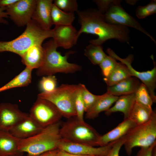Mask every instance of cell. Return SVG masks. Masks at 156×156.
I'll return each mask as SVG.
<instances>
[{"label": "cell", "mask_w": 156, "mask_h": 156, "mask_svg": "<svg viewBox=\"0 0 156 156\" xmlns=\"http://www.w3.org/2000/svg\"><path fill=\"white\" fill-rule=\"evenodd\" d=\"M81 27L77 31V38L83 33L96 35L97 38L90 41L91 44L102 45L107 40L115 39L120 42L128 43L130 40L128 27L109 23L104 15L97 9L90 8L77 12Z\"/></svg>", "instance_id": "6da1fadb"}, {"label": "cell", "mask_w": 156, "mask_h": 156, "mask_svg": "<svg viewBox=\"0 0 156 156\" xmlns=\"http://www.w3.org/2000/svg\"><path fill=\"white\" fill-rule=\"evenodd\" d=\"M61 123L59 122L45 128L35 135L20 139L18 148L22 153L30 156H38L50 151L58 149L62 138L60 133Z\"/></svg>", "instance_id": "7a4b0ae2"}, {"label": "cell", "mask_w": 156, "mask_h": 156, "mask_svg": "<svg viewBox=\"0 0 156 156\" xmlns=\"http://www.w3.org/2000/svg\"><path fill=\"white\" fill-rule=\"evenodd\" d=\"M53 35V29H45L31 19L24 31L18 37L10 41H0V52H11L21 57L31 47L42 44L44 40L52 38Z\"/></svg>", "instance_id": "3957f363"}, {"label": "cell", "mask_w": 156, "mask_h": 156, "mask_svg": "<svg viewBox=\"0 0 156 156\" xmlns=\"http://www.w3.org/2000/svg\"><path fill=\"white\" fill-rule=\"evenodd\" d=\"M43 47L45 51L44 58L42 65L36 72L38 76L53 75L57 73H73L81 70L80 65L68 61L70 55L75 53V51H69L64 55H62L57 51L58 47L53 39L44 43Z\"/></svg>", "instance_id": "277c9868"}, {"label": "cell", "mask_w": 156, "mask_h": 156, "mask_svg": "<svg viewBox=\"0 0 156 156\" xmlns=\"http://www.w3.org/2000/svg\"><path fill=\"white\" fill-rule=\"evenodd\" d=\"M60 133L62 139L94 147L101 135L92 126L76 116L61 124Z\"/></svg>", "instance_id": "5b68a950"}, {"label": "cell", "mask_w": 156, "mask_h": 156, "mask_svg": "<svg viewBox=\"0 0 156 156\" xmlns=\"http://www.w3.org/2000/svg\"><path fill=\"white\" fill-rule=\"evenodd\" d=\"M79 86V84H62L51 92H42L38 97L52 103L62 117L68 119L76 116L75 100Z\"/></svg>", "instance_id": "8992f818"}, {"label": "cell", "mask_w": 156, "mask_h": 156, "mask_svg": "<svg viewBox=\"0 0 156 156\" xmlns=\"http://www.w3.org/2000/svg\"><path fill=\"white\" fill-rule=\"evenodd\" d=\"M156 112L147 122L132 128L126 135L124 145L127 154L129 156L133 149L139 146L146 147L156 142Z\"/></svg>", "instance_id": "52a82bcc"}, {"label": "cell", "mask_w": 156, "mask_h": 156, "mask_svg": "<svg viewBox=\"0 0 156 156\" xmlns=\"http://www.w3.org/2000/svg\"><path fill=\"white\" fill-rule=\"evenodd\" d=\"M121 2L119 0H112L107 10L103 14L106 22L115 25L134 28L148 37L156 44L155 38L124 10L121 5Z\"/></svg>", "instance_id": "ba28073f"}, {"label": "cell", "mask_w": 156, "mask_h": 156, "mask_svg": "<svg viewBox=\"0 0 156 156\" xmlns=\"http://www.w3.org/2000/svg\"><path fill=\"white\" fill-rule=\"evenodd\" d=\"M29 115L43 128L60 122L62 117L52 103L39 97L31 107Z\"/></svg>", "instance_id": "9c48e42d"}, {"label": "cell", "mask_w": 156, "mask_h": 156, "mask_svg": "<svg viewBox=\"0 0 156 156\" xmlns=\"http://www.w3.org/2000/svg\"><path fill=\"white\" fill-rule=\"evenodd\" d=\"M106 51L109 55L126 65L130 70L132 76L135 77L141 81L142 83L147 88L153 103H156V96L155 90L156 88V66L153 55H152L151 57L153 60L154 68L151 70L139 72L135 70L131 65L133 59V55H129L126 58L123 59L119 57L110 48L107 49Z\"/></svg>", "instance_id": "30bf717a"}, {"label": "cell", "mask_w": 156, "mask_h": 156, "mask_svg": "<svg viewBox=\"0 0 156 156\" xmlns=\"http://www.w3.org/2000/svg\"><path fill=\"white\" fill-rule=\"evenodd\" d=\"M36 0H18L6 8L8 17L18 27L26 25L31 19Z\"/></svg>", "instance_id": "8fae6325"}, {"label": "cell", "mask_w": 156, "mask_h": 156, "mask_svg": "<svg viewBox=\"0 0 156 156\" xmlns=\"http://www.w3.org/2000/svg\"><path fill=\"white\" fill-rule=\"evenodd\" d=\"M114 142L106 146L96 147L86 144L71 142L62 139L58 149L79 155L106 156Z\"/></svg>", "instance_id": "7c38bea8"}, {"label": "cell", "mask_w": 156, "mask_h": 156, "mask_svg": "<svg viewBox=\"0 0 156 156\" xmlns=\"http://www.w3.org/2000/svg\"><path fill=\"white\" fill-rule=\"evenodd\" d=\"M29 115L21 111L17 105L9 103L0 104V130L9 131Z\"/></svg>", "instance_id": "4fadbf2b"}, {"label": "cell", "mask_w": 156, "mask_h": 156, "mask_svg": "<svg viewBox=\"0 0 156 156\" xmlns=\"http://www.w3.org/2000/svg\"><path fill=\"white\" fill-rule=\"evenodd\" d=\"M53 29L52 39L58 47L68 49L76 44L77 31L72 25L55 26Z\"/></svg>", "instance_id": "5bb4252c"}, {"label": "cell", "mask_w": 156, "mask_h": 156, "mask_svg": "<svg viewBox=\"0 0 156 156\" xmlns=\"http://www.w3.org/2000/svg\"><path fill=\"white\" fill-rule=\"evenodd\" d=\"M135 126L129 119H124L112 130L101 135L96 143V146H105L116 141L125 136Z\"/></svg>", "instance_id": "9a60e30c"}, {"label": "cell", "mask_w": 156, "mask_h": 156, "mask_svg": "<svg viewBox=\"0 0 156 156\" xmlns=\"http://www.w3.org/2000/svg\"><path fill=\"white\" fill-rule=\"evenodd\" d=\"M52 0H36L31 19L46 30L51 29L52 25L51 11L53 4Z\"/></svg>", "instance_id": "2e32d148"}, {"label": "cell", "mask_w": 156, "mask_h": 156, "mask_svg": "<svg viewBox=\"0 0 156 156\" xmlns=\"http://www.w3.org/2000/svg\"><path fill=\"white\" fill-rule=\"evenodd\" d=\"M29 116L24 119L9 131L20 139L31 137L40 132L43 129Z\"/></svg>", "instance_id": "e0dca14e"}, {"label": "cell", "mask_w": 156, "mask_h": 156, "mask_svg": "<svg viewBox=\"0 0 156 156\" xmlns=\"http://www.w3.org/2000/svg\"><path fill=\"white\" fill-rule=\"evenodd\" d=\"M20 140L9 131L0 130V156H22L18 148Z\"/></svg>", "instance_id": "ac0fdd59"}, {"label": "cell", "mask_w": 156, "mask_h": 156, "mask_svg": "<svg viewBox=\"0 0 156 156\" xmlns=\"http://www.w3.org/2000/svg\"><path fill=\"white\" fill-rule=\"evenodd\" d=\"M44 56V50L42 44H36L29 47L21 57L26 67L33 70L38 69L41 66Z\"/></svg>", "instance_id": "d6986e66"}, {"label": "cell", "mask_w": 156, "mask_h": 156, "mask_svg": "<svg viewBox=\"0 0 156 156\" xmlns=\"http://www.w3.org/2000/svg\"><path fill=\"white\" fill-rule=\"evenodd\" d=\"M141 83L139 79L131 77L111 86H107V92L113 95L119 96L134 93Z\"/></svg>", "instance_id": "ffe728a7"}, {"label": "cell", "mask_w": 156, "mask_h": 156, "mask_svg": "<svg viewBox=\"0 0 156 156\" xmlns=\"http://www.w3.org/2000/svg\"><path fill=\"white\" fill-rule=\"evenodd\" d=\"M118 97L107 92L101 95L93 106L86 112V118L93 119L97 118L101 112H105L109 109L117 100Z\"/></svg>", "instance_id": "44dd1931"}, {"label": "cell", "mask_w": 156, "mask_h": 156, "mask_svg": "<svg viewBox=\"0 0 156 156\" xmlns=\"http://www.w3.org/2000/svg\"><path fill=\"white\" fill-rule=\"evenodd\" d=\"M154 111L135 101L127 119L132 121L136 126L140 125L150 120Z\"/></svg>", "instance_id": "7402d4cb"}, {"label": "cell", "mask_w": 156, "mask_h": 156, "mask_svg": "<svg viewBox=\"0 0 156 156\" xmlns=\"http://www.w3.org/2000/svg\"><path fill=\"white\" fill-rule=\"evenodd\" d=\"M135 101L134 93L119 96L114 105L105 112V114L109 116L113 113L121 112L124 114V119H127Z\"/></svg>", "instance_id": "603a6c76"}, {"label": "cell", "mask_w": 156, "mask_h": 156, "mask_svg": "<svg viewBox=\"0 0 156 156\" xmlns=\"http://www.w3.org/2000/svg\"><path fill=\"white\" fill-rule=\"evenodd\" d=\"M132 77L129 69L121 62L118 64L112 72L103 79L107 86H111L129 77Z\"/></svg>", "instance_id": "cb8c5ba5"}, {"label": "cell", "mask_w": 156, "mask_h": 156, "mask_svg": "<svg viewBox=\"0 0 156 156\" xmlns=\"http://www.w3.org/2000/svg\"><path fill=\"white\" fill-rule=\"evenodd\" d=\"M32 70L26 67L18 75L3 86L0 88V92L12 88L26 86L31 80Z\"/></svg>", "instance_id": "d4e9b609"}, {"label": "cell", "mask_w": 156, "mask_h": 156, "mask_svg": "<svg viewBox=\"0 0 156 156\" xmlns=\"http://www.w3.org/2000/svg\"><path fill=\"white\" fill-rule=\"evenodd\" d=\"M51 18L52 25H69L75 19L74 13L65 12L59 9L53 3L51 9Z\"/></svg>", "instance_id": "484cf974"}, {"label": "cell", "mask_w": 156, "mask_h": 156, "mask_svg": "<svg viewBox=\"0 0 156 156\" xmlns=\"http://www.w3.org/2000/svg\"><path fill=\"white\" fill-rule=\"evenodd\" d=\"M84 55L94 65H99L107 55L103 50L102 45L90 43L84 50Z\"/></svg>", "instance_id": "4316f807"}, {"label": "cell", "mask_w": 156, "mask_h": 156, "mask_svg": "<svg viewBox=\"0 0 156 156\" xmlns=\"http://www.w3.org/2000/svg\"><path fill=\"white\" fill-rule=\"evenodd\" d=\"M135 101L149 108H152L153 103L145 86L141 83L134 93Z\"/></svg>", "instance_id": "83f0119b"}, {"label": "cell", "mask_w": 156, "mask_h": 156, "mask_svg": "<svg viewBox=\"0 0 156 156\" xmlns=\"http://www.w3.org/2000/svg\"><path fill=\"white\" fill-rule=\"evenodd\" d=\"M81 94L85 112H88L100 97L91 93L84 84H81Z\"/></svg>", "instance_id": "f1b7e54d"}, {"label": "cell", "mask_w": 156, "mask_h": 156, "mask_svg": "<svg viewBox=\"0 0 156 156\" xmlns=\"http://www.w3.org/2000/svg\"><path fill=\"white\" fill-rule=\"evenodd\" d=\"M156 13V1L152 0L145 5H139L136 8V16L139 19H144Z\"/></svg>", "instance_id": "f546056e"}, {"label": "cell", "mask_w": 156, "mask_h": 156, "mask_svg": "<svg viewBox=\"0 0 156 156\" xmlns=\"http://www.w3.org/2000/svg\"><path fill=\"white\" fill-rule=\"evenodd\" d=\"M53 4L62 11L74 13L78 10V4L76 0H55Z\"/></svg>", "instance_id": "4dcf8cb0"}, {"label": "cell", "mask_w": 156, "mask_h": 156, "mask_svg": "<svg viewBox=\"0 0 156 156\" xmlns=\"http://www.w3.org/2000/svg\"><path fill=\"white\" fill-rule=\"evenodd\" d=\"M118 63L114 58L109 55H107L99 64L105 77H107L112 72Z\"/></svg>", "instance_id": "1f68e13d"}, {"label": "cell", "mask_w": 156, "mask_h": 156, "mask_svg": "<svg viewBox=\"0 0 156 156\" xmlns=\"http://www.w3.org/2000/svg\"><path fill=\"white\" fill-rule=\"evenodd\" d=\"M57 79L53 75L44 76L40 82V87L42 92H49L57 87Z\"/></svg>", "instance_id": "d6a6232c"}, {"label": "cell", "mask_w": 156, "mask_h": 156, "mask_svg": "<svg viewBox=\"0 0 156 156\" xmlns=\"http://www.w3.org/2000/svg\"><path fill=\"white\" fill-rule=\"evenodd\" d=\"M75 104L76 117L79 120L84 121L83 115L85 110L81 94V83H79V88L76 96Z\"/></svg>", "instance_id": "836d02e7"}, {"label": "cell", "mask_w": 156, "mask_h": 156, "mask_svg": "<svg viewBox=\"0 0 156 156\" xmlns=\"http://www.w3.org/2000/svg\"><path fill=\"white\" fill-rule=\"evenodd\" d=\"M126 135L114 142L106 156H119L120 150L126 140Z\"/></svg>", "instance_id": "e575fe53"}, {"label": "cell", "mask_w": 156, "mask_h": 156, "mask_svg": "<svg viewBox=\"0 0 156 156\" xmlns=\"http://www.w3.org/2000/svg\"><path fill=\"white\" fill-rule=\"evenodd\" d=\"M112 0H94V2L97 7V10L104 14L107 10Z\"/></svg>", "instance_id": "d590c367"}, {"label": "cell", "mask_w": 156, "mask_h": 156, "mask_svg": "<svg viewBox=\"0 0 156 156\" xmlns=\"http://www.w3.org/2000/svg\"><path fill=\"white\" fill-rule=\"evenodd\" d=\"M156 145V142L149 147H141L136 156H152L153 149Z\"/></svg>", "instance_id": "8d00e7d4"}, {"label": "cell", "mask_w": 156, "mask_h": 156, "mask_svg": "<svg viewBox=\"0 0 156 156\" xmlns=\"http://www.w3.org/2000/svg\"><path fill=\"white\" fill-rule=\"evenodd\" d=\"M5 10V8H0V23L6 24L8 23V22L4 18L9 17L6 12L4 11Z\"/></svg>", "instance_id": "74e56055"}, {"label": "cell", "mask_w": 156, "mask_h": 156, "mask_svg": "<svg viewBox=\"0 0 156 156\" xmlns=\"http://www.w3.org/2000/svg\"><path fill=\"white\" fill-rule=\"evenodd\" d=\"M18 0H0V8H6L14 4Z\"/></svg>", "instance_id": "f35d334b"}, {"label": "cell", "mask_w": 156, "mask_h": 156, "mask_svg": "<svg viewBox=\"0 0 156 156\" xmlns=\"http://www.w3.org/2000/svg\"><path fill=\"white\" fill-rule=\"evenodd\" d=\"M55 156H82L72 154L64 150L58 149V151Z\"/></svg>", "instance_id": "ab89813d"}, {"label": "cell", "mask_w": 156, "mask_h": 156, "mask_svg": "<svg viewBox=\"0 0 156 156\" xmlns=\"http://www.w3.org/2000/svg\"><path fill=\"white\" fill-rule=\"evenodd\" d=\"M58 149L54 150L43 153L38 156H55Z\"/></svg>", "instance_id": "60d3db41"}, {"label": "cell", "mask_w": 156, "mask_h": 156, "mask_svg": "<svg viewBox=\"0 0 156 156\" xmlns=\"http://www.w3.org/2000/svg\"><path fill=\"white\" fill-rule=\"evenodd\" d=\"M152 156H156V145L153 148Z\"/></svg>", "instance_id": "b9f144b4"}, {"label": "cell", "mask_w": 156, "mask_h": 156, "mask_svg": "<svg viewBox=\"0 0 156 156\" xmlns=\"http://www.w3.org/2000/svg\"><path fill=\"white\" fill-rule=\"evenodd\" d=\"M127 1V3H128L129 4H131V5H132L133 4L134 5L135 4L136 2V1H129V0Z\"/></svg>", "instance_id": "7bdbcfd3"}, {"label": "cell", "mask_w": 156, "mask_h": 156, "mask_svg": "<svg viewBox=\"0 0 156 156\" xmlns=\"http://www.w3.org/2000/svg\"><path fill=\"white\" fill-rule=\"evenodd\" d=\"M29 156V155H27V156Z\"/></svg>", "instance_id": "ee69618b"}]
</instances>
